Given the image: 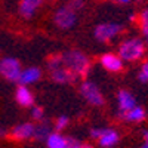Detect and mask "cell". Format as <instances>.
<instances>
[{
  "label": "cell",
  "mask_w": 148,
  "mask_h": 148,
  "mask_svg": "<svg viewBox=\"0 0 148 148\" xmlns=\"http://www.w3.org/2000/svg\"><path fill=\"white\" fill-rule=\"evenodd\" d=\"M102 130H104V127H93V129H90V138L92 139H98L101 136Z\"/></svg>",
  "instance_id": "d4e9b609"
},
{
  "label": "cell",
  "mask_w": 148,
  "mask_h": 148,
  "mask_svg": "<svg viewBox=\"0 0 148 148\" xmlns=\"http://www.w3.org/2000/svg\"><path fill=\"white\" fill-rule=\"evenodd\" d=\"M99 62L110 73H120L123 70V59L117 53H104V55H101Z\"/></svg>",
  "instance_id": "ba28073f"
},
{
  "label": "cell",
  "mask_w": 148,
  "mask_h": 148,
  "mask_svg": "<svg viewBox=\"0 0 148 148\" xmlns=\"http://www.w3.org/2000/svg\"><path fill=\"white\" fill-rule=\"evenodd\" d=\"M53 22L61 30H71L77 24V14H76V10L71 9L68 5L61 6L53 14Z\"/></svg>",
  "instance_id": "8992f818"
},
{
  "label": "cell",
  "mask_w": 148,
  "mask_h": 148,
  "mask_svg": "<svg viewBox=\"0 0 148 148\" xmlns=\"http://www.w3.org/2000/svg\"><path fill=\"white\" fill-rule=\"evenodd\" d=\"M70 148H92V145H89V144H84V142H82V141H77V139L71 138Z\"/></svg>",
  "instance_id": "cb8c5ba5"
},
{
  "label": "cell",
  "mask_w": 148,
  "mask_h": 148,
  "mask_svg": "<svg viewBox=\"0 0 148 148\" xmlns=\"http://www.w3.org/2000/svg\"><path fill=\"white\" fill-rule=\"evenodd\" d=\"M80 95L83 96V99L93 105V107H102L105 104V99H104V95L101 92V89L96 86L95 82L92 80H83L80 83Z\"/></svg>",
  "instance_id": "3957f363"
},
{
  "label": "cell",
  "mask_w": 148,
  "mask_h": 148,
  "mask_svg": "<svg viewBox=\"0 0 148 148\" xmlns=\"http://www.w3.org/2000/svg\"><path fill=\"white\" fill-rule=\"evenodd\" d=\"M135 105H136V101H135L133 95L129 90L121 89V90L117 92V107H119V111H127V110L133 108Z\"/></svg>",
  "instance_id": "2e32d148"
},
{
  "label": "cell",
  "mask_w": 148,
  "mask_h": 148,
  "mask_svg": "<svg viewBox=\"0 0 148 148\" xmlns=\"http://www.w3.org/2000/svg\"><path fill=\"white\" fill-rule=\"evenodd\" d=\"M45 0H21L19 2V15L25 19H30L36 15V10L43 5Z\"/></svg>",
  "instance_id": "8fae6325"
},
{
  "label": "cell",
  "mask_w": 148,
  "mask_h": 148,
  "mask_svg": "<svg viewBox=\"0 0 148 148\" xmlns=\"http://www.w3.org/2000/svg\"><path fill=\"white\" fill-rule=\"evenodd\" d=\"M121 31H123V25L119 22H102V24H98L93 28V37L98 42L107 43L116 39Z\"/></svg>",
  "instance_id": "277c9868"
},
{
  "label": "cell",
  "mask_w": 148,
  "mask_h": 148,
  "mask_svg": "<svg viewBox=\"0 0 148 148\" xmlns=\"http://www.w3.org/2000/svg\"><path fill=\"white\" fill-rule=\"evenodd\" d=\"M64 62H62V56L61 55H52V56H49L47 61H46V67H47V71H51V70H55L58 67H61Z\"/></svg>",
  "instance_id": "d6986e66"
},
{
  "label": "cell",
  "mask_w": 148,
  "mask_h": 148,
  "mask_svg": "<svg viewBox=\"0 0 148 148\" xmlns=\"http://www.w3.org/2000/svg\"><path fill=\"white\" fill-rule=\"evenodd\" d=\"M147 45L139 37H130L119 45V56L126 62H135L144 58Z\"/></svg>",
  "instance_id": "7a4b0ae2"
},
{
  "label": "cell",
  "mask_w": 148,
  "mask_h": 148,
  "mask_svg": "<svg viewBox=\"0 0 148 148\" xmlns=\"http://www.w3.org/2000/svg\"><path fill=\"white\" fill-rule=\"evenodd\" d=\"M51 125H49V121L42 119L40 123L37 126H34V135H33V138L36 141H46L47 138V135L51 133Z\"/></svg>",
  "instance_id": "e0dca14e"
},
{
  "label": "cell",
  "mask_w": 148,
  "mask_h": 148,
  "mask_svg": "<svg viewBox=\"0 0 148 148\" xmlns=\"http://www.w3.org/2000/svg\"><path fill=\"white\" fill-rule=\"evenodd\" d=\"M138 80L139 83H148V61L142 64L141 71L138 73Z\"/></svg>",
  "instance_id": "ffe728a7"
},
{
  "label": "cell",
  "mask_w": 148,
  "mask_h": 148,
  "mask_svg": "<svg viewBox=\"0 0 148 148\" xmlns=\"http://www.w3.org/2000/svg\"><path fill=\"white\" fill-rule=\"evenodd\" d=\"M21 64L14 56H5L0 59V76L6 79L8 82L18 83L21 74Z\"/></svg>",
  "instance_id": "5b68a950"
},
{
  "label": "cell",
  "mask_w": 148,
  "mask_h": 148,
  "mask_svg": "<svg viewBox=\"0 0 148 148\" xmlns=\"http://www.w3.org/2000/svg\"><path fill=\"white\" fill-rule=\"evenodd\" d=\"M67 125H68V117L67 116H59L56 119V121H55V129L56 130H62V129L67 127Z\"/></svg>",
  "instance_id": "44dd1931"
},
{
  "label": "cell",
  "mask_w": 148,
  "mask_h": 148,
  "mask_svg": "<svg viewBox=\"0 0 148 148\" xmlns=\"http://www.w3.org/2000/svg\"><path fill=\"white\" fill-rule=\"evenodd\" d=\"M31 117L34 119V120H42L43 117H45V111H43V108L42 107H33L31 108Z\"/></svg>",
  "instance_id": "7402d4cb"
},
{
  "label": "cell",
  "mask_w": 148,
  "mask_h": 148,
  "mask_svg": "<svg viewBox=\"0 0 148 148\" xmlns=\"http://www.w3.org/2000/svg\"><path fill=\"white\" fill-rule=\"evenodd\" d=\"M64 65L77 77H86L90 71V59L86 56L82 51L70 49L61 53Z\"/></svg>",
  "instance_id": "6da1fadb"
},
{
  "label": "cell",
  "mask_w": 148,
  "mask_h": 148,
  "mask_svg": "<svg viewBox=\"0 0 148 148\" xmlns=\"http://www.w3.org/2000/svg\"><path fill=\"white\" fill-rule=\"evenodd\" d=\"M120 139V135L116 129H111V127H104L101 136L98 138V144H99L102 148H111L114 147Z\"/></svg>",
  "instance_id": "7c38bea8"
},
{
  "label": "cell",
  "mask_w": 148,
  "mask_h": 148,
  "mask_svg": "<svg viewBox=\"0 0 148 148\" xmlns=\"http://www.w3.org/2000/svg\"><path fill=\"white\" fill-rule=\"evenodd\" d=\"M34 135V125L33 123H19V125L14 126L10 130V136L16 141H24L30 139Z\"/></svg>",
  "instance_id": "30bf717a"
},
{
  "label": "cell",
  "mask_w": 148,
  "mask_h": 148,
  "mask_svg": "<svg viewBox=\"0 0 148 148\" xmlns=\"http://www.w3.org/2000/svg\"><path fill=\"white\" fill-rule=\"evenodd\" d=\"M136 2H142V0H136Z\"/></svg>",
  "instance_id": "f546056e"
},
{
  "label": "cell",
  "mask_w": 148,
  "mask_h": 148,
  "mask_svg": "<svg viewBox=\"0 0 148 148\" xmlns=\"http://www.w3.org/2000/svg\"><path fill=\"white\" fill-rule=\"evenodd\" d=\"M49 73H51V79L58 84H70V83H74L79 79L77 76H74L64 64L58 68H55V70H51Z\"/></svg>",
  "instance_id": "52a82bcc"
},
{
  "label": "cell",
  "mask_w": 148,
  "mask_h": 148,
  "mask_svg": "<svg viewBox=\"0 0 148 148\" xmlns=\"http://www.w3.org/2000/svg\"><path fill=\"white\" fill-rule=\"evenodd\" d=\"M138 21H139L141 33H142V36H144V42H145V45L148 46V8L144 9L141 14H139Z\"/></svg>",
  "instance_id": "ac0fdd59"
},
{
  "label": "cell",
  "mask_w": 148,
  "mask_h": 148,
  "mask_svg": "<svg viewBox=\"0 0 148 148\" xmlns=\"http://www.w3.org/2000/svg\"><path fill=\"white\" fill-rule=\"evenodd\" d=\"M68 6L77 12V10H80V9L84 8V0H70V2H68Z\"/></svg>",
  "instance_id": "603a6c76"
},
{
  "label": "cell",
  "mask_w": 148,
  "mask_h": 148,
  "mask_svg": "<svg viewBox=\"0 0 148 148\" xmlns=\"http://www.w3.org/2000/svg\"><path fill=\"white\" fill-rule=\"evenodd\" d=\"M142 139H144V142H142L141 148H148V129L142 130Z\"/></svg>",
  "instance_id": "484cf974"
},
{
  "label": "cell",
  "mask_w": 148,
  "mask_h": 148,
  "mask_svg": "<svg viewBox=\"0 0 148 148\" xmlns=\"http://www.w3.org/2000/svg\"><path fill=\"white\" fill-rule=\"evenodd\" d=\"M113 2H116V3H120V5H127L130 0H113Z\"/></svg>",
  "instance_id": "4316f807"
},
{
  "label": "cell",
  "mask_w": 148,
  "mask_h": 148,
  "mask_svg": "<svg viewBox=\"0 0 148 148\" xmlns=\"http://www.w3.org/2000/svg\"><path fill=\"white\" fill-rule=\"evenodd\" d=\"M46 147L47 148H70V142L71 138L70 136H64L59 132H51L46 138Z\"/></svg>",
  "instance_id": "5bb4252c"
},
{
  "label": "cell",
  "mask_w": 148,
  "mask_h": 148,
  "mask_svg": "<svg viewBox=\"0 0 148 148\" xmlns=\"http://www.w3.org/2000/svg\"><path fill=\"white\" fill-rule=\"evenodd\" d=\"M127 19H129V21H135V19H136V15H133V14H130V15L127 16Z\"/></svg>",
  "instance_id": "f1b7e54d"
},
{
  "label": "cell",
  "mask_w": 148,
  "mask_h": 148,
  "mask_svg": "<svg viewBox=\"0 0 148 148\" xmlns=\"http://www.w3.org/2000/svg\"><path fill=\"white\" fill-rule=\"evenodd\" d=\"M147 113L142 107L135 105L133 108L127 110V111H119V119L123 121H127V123H139L142 120H145Z\"/></svg>",
  "instance_id": "9c48e42d"
},
{
  "label": "cell",
  "mask_w": 148,
  "mask_h": 148,
  "mask_svg": "<svg viewBox=\"0 0 148 148\" xmlns=\"http://www.w3.org/2000/svg\"><path fill=\"white\" fill-rule=\"evenodd\" d=\"M40 77H42V70L40 68H37V67H28V68L21 70L18 83L28 86L31 83H36L37 80H40Z\"/></svg>",
  "instance_id": "9a60e30c"
},
{
  "label": "cell",
  "mask_w": 148,
  "mask_h": 148,
  "mask_svg": "<svg viewBox=\"0 0 148 148\" xmlns=\"http://www.w3.org/2000/svg\"><path fill=\"white\" fill-rule=\"evenodd\" d=\"M15 99L21 107H33L34 104V95L28 89V86L19 84L15 90Z\"/></svg>",
  "instance_id": "4fadbf2b"
},
{
  "label": "cell",
  "mask_w": 148,
  "mask_h": 148,
  "mask_svg": "<svg viewBox=\"0 0 148 148\" xmlns=\"http://www.w3.org/2000/svg\"><path fill=\"white\" fill-rule=\"evenodd\" d=\"M3 136H6V129L0 127V138H3Z\"/></svg>",
  "instance_id": "83f0119b"
}]
</instances>
